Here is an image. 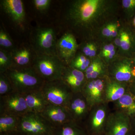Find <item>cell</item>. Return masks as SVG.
<instances>
[{
	"label": "cell",
	"mask_w": 135,
	"mask_h": 135,
	"mask_svg": "<svg viewBox=\"0 0 135 135\" xmlns=\"http://www.w3.org/2000/svg\"><path fill=\"white\" fill-rule=\"evenodd\" d=\"M97 48L95 44L93 43L91 48L90 49V51L89 55L88 57L90 58H92L95 57L97 54Z\"/></svg>",
	"instance_id": "cell-35"
},
{
	"label": "cell",
	"mask_w": 135,
	"mask_h": 135,
	"mask_svg": "<svg viewBox=\"0 0 135 135\" xmlns=\"http://www.w3.org/2000/svg\"><path fill=\"white\" fill-rule=\"evenodd\" d=\"M110 112L109 104L106 103L91 108L83 124L89 135L104 134L107 122Z\"/></svg>",
	"instance_id": "cell-7"
},
{
	"label": "cell",
	"mask_w": 135,
	"mask_h": 135,
	"mask_svg": "<svg viewBox=\"0 0 135 135\" xmlns=\"http://www.w3.org/2000/svg\"><path fill=\"white\" fill-rule=\"evenodd\" d=\"M91 61L90 59L81 52L76 54L68 66L84 73L89 66Z\"/></svg>",
	"instance_id": "cell-24"
},
{
	"label": "cell",
	"mask_w": 135,
	"mask_h": 135,
	"mask_svg": "<svg viewBox=\"0 0 135 135\" xmlns=\"http://www.w3.org/2000/svg\"><path fill=\"white\" fill-rule=\"evenodd\" d=\"M132 58V59H133V62H134V64L135 65V55H134L133 56V57H132V58Z\"/></svg>",
	"instance_id": "cell-40"
},
{
	"label": "cell",
	"mask_w": 135,
	"mask_h": 135,
	"mask_svg": "<svg viewBox=\"0 0 135 135\" xmlns=\"http://www.w3.org/2000/svg\"><path fill=\"white\" fill-rule=\"evenodd\" d=\"M115 49V46L112 44H106L103 47L101 52V56L104 57L105 56L112 51Z\"/></svg>",
	"instance_id": "cell-32"
},
{
	"label": "cell",
	"mask_w": 135,
	"mask_h": 135,
	"mask_svg": "<svg viewBox=\"0 0 135 135\" xmlns=\"http://www.w3.org/2000/svg\"><path fill=\"white\" fill-rule=\"evenodd\" d=\"M12 66L19 68L32 67L36 56L31 44H23L16 47L11 52Z\"/></svg>",
	"instance_id": "cell-17"
},
{
	"label": "cell",
	"mask_w": 135,
	"mask_h": 135,
	"mask_svg": "<svg viewBox=\"0 0 135 135\" xmlns=\"http://www.w3.org/2000/svg\"><path fill=\"white\" fill-rule=\"evenodd\" d=\"M121 44L119 48L126 57L132 58L135 55V32L129 25L120 29Z\"/></svg>",
	"instance_id": "cell-19"
},
{
	"label": "cell",
	"mask_w": 135,
	"mask_h": 135,
	"mask_svg": "<svg viewBox=\"0 0 135 135\" xmlns=\"http://www.w3.org/2000/svg\"><path fill=\"white\" fill-rule=\"evenodd\" d=\"M57 41L53 28L40 27L32 32L30 44L36 55H56Z\"/></svg>",
	"instance_id": "cell-5"
},
{
	"label": "cell",
	"mask_w": 135,
	"mask_h": 135,
	"mask_svg": "<svg viewBox=\"0 0 135 135\" xmlns=\"http://www.w3.org/2000/svg\"><path fill=\"white\" fill-rule=\"evenodd\" d=\"M3 11L17 27L23 29L26 22V15L23 2L21 0H2Z\"/></svg>",
	"instance_id": "cell-13"
},
{
	"label": "cell",
	"mask_w": 135,
	"mask_h": 135,
	"mask_svg": "<svg viewBox=\"0 0 135 135\" xmlns=\"http://www.w3.org/2000/svg\"><path fill=\"white\" fill-rule=\"evenodd\" d=\"M127 135H135V134L132 132V131H131Z\"/></svg>",
	"instance_id": "cell-41"
},
{
	"label": "cell",
	"mask_w": 135,
	"mask_h": 135,
	"mask_svg": "<svg viewBox=\"0 0 135 135\" xmlns=\"http://www.w3.org/2000/svg\"><path fill=\"white\" fill-rule=\"evenodd\" d=\"M60 80L74 94L81 92L87 82L84 73L68 66L64 70Z\"/></svg>",
	"instance_id": "cell-16"
},
{
	"label": "cell",
	"mask_w": 135,
	"mask_h": 135,
	"mask_svg": "<svg viewBox=\"0 0 135 135\" xmlns=\"http://www.w3.org/2000/svg\"><path fill=\"white\" fill-rule=\"evenodd\" d=\"M24 95L30 112L41 114L49 104L41 89L28 92Z\"/></svg>",
	"instance_id": "cell-20"
},
{
	"label": "cell",
	"mask_w": 135,
	"mask_h": 135,
	"mask_svg": "<svg viewBox=\"0 0 135 135\" xmlns=\"http://www.w3.org/2000/svg\"><path fill=\"white\" fill-rule=\"evenodd\" d=\"M41 114L55 128L73 121L65 107L49 104Z\"/></svg>",
	"instance_id": "cell-15"
},
{
	"label": "cell",
	"mask_w": 135,
	"mask_h": 135,
	"mask_svg": "<svg viewBox=\"0 0 135 135\" xmlns=\"http://www.w3.org/2000/svg\"><path fill=\"white\" fill-rule=\"evenodd\" d=\"M108 77L130 85L135 79V65L132 59L125 57L111 63L108 65Z\"/></svg>",
	"instance_id": "cell-8"
},
{
	"label": "cell",
	"mask_w": 135,
	"mask_h": 135,
	"mask_svg": "<svg viewBox=\"0 0 135 135\" xmlns=\"http://www.w3.org/2000/svg\"><path fill=\"white\" fill-rule=\"evenodd\" d=\"M129 90L135 95V79L129 85Z\"/></svg>",
	"instance_id": "cell-37"
},
{
	"label": "cell",
	"mask_w": 135,
	"mask_h": 135,
	"mask_svg": "<svg viewBox=\"0 0 135 135\" xmlns=\"http://www.w3.org/2000/svg\"><path fill=\"white\" fill-rule=\"evenodd\" d=\"M10 81L6 73H0V97L14 91Z\"/></svg>",
	"instance_id": "cell-27"
},
{
	"label": "cell",
	"mask_w": 135,
	"mask_h": 135,
	"mask_svg": "<svg viewBox=\"0 0 135 135\" xmlns=\"http://www.w3.org/2000/svg\"><path fill=\"white\" fill-rule=\"evenodd\" d=\"M103 60L99 58L91 60L90 64L84 72L85 75L89 74L97 70L98 67L105 64Z\"/></svg>",
	"instance_id": "cell-30"
},
{
	"label": "cell",
	"mask_w": 135,
	"mask_h": 135,
	"mask_svg": "<svg viewBox=\"0 0 135 135\" xmlns=\"http://www.w3.org/2000/svg\"><path fill=\"white\" fill-rule=\"evenodd\" d=\"M113 103L114 110L124 113L130 119L135 116V95L129 90Z\"/></svg>",
	"instance_id": "cell-21"
},
{
	"label": "cell",
	"mask_w": 135,
	"mask_h": 135,
	"mask_svg": "<svg viewBox=\"0 0 135 135\" xmlns=\"http://www.w3.org/2000/svg\"><path fill=\"white\" fill-rule=\"evenodd\" d=\"M0 47L1 49L11 52L16 47L13 40L5 29H0Z\"/></svg>",
	"instance_id": "cell-26"
},
{
	"label": "cell",
	"mask_w": 135,
	"mask_h": 135,
	"mask_svg": "<svg viewBox=\"0 0 135 135\" xmlns=\"http://www.w3.org/2000/svg\"><path fill=\"white\" fill-rule=\"evenodd\" d=\"M131 131L135 134V116L131 118Z\"/></svg>",
	"instance_id": "cell-38"
},
{
	"label": "cell",
	"mask_w": 135,
	"mask_h": 135,
	"mask_svg": "<svg viewBox=\"0 0 135 135\" xmlns=\"http://www.w3.org/2000/svg\"><path fill=\"white\" fill-rule=\"evenodd\" d=\"M131 131L129 117L124 113L114 110L108 116L104 135H127Z\"/></svg>",
	"instance_id": "cell-11"
},
{
	"label": "cell",
	"mask_w": 135,
	"mask_h": 135,
	"mask_svg": "<svg viewBox=\"0 0 135 135\" xmlns=\"http://www.w3.org/2000/svg\"><path fill=\"white\" fill-rule=\"evenodd\" d=\"M122 5L126 16L129 21L135 15V0H123Z\"/></svg>",
	"instance_id": "cell-28"
},
{
	"label": "cell",
	"mask_w": 135,
	"mask_h": 135,
	"mask_svg": "<svg viewBox=\"0 0 135 135\" xmlns=\"http://www.w3.org/2000/svg\"><path fill=\"white\" fill-rule=\"evenodd\" d=\"M1 135H23L21 134V133L18 132H14V133H9V134H5Z\"/></svg>",
	"instance_id": "cell-39"
},
{
	"label": "cell",
	"mask_w": 135,
	"mask_h": 135,
	"mask_svg": "<svg viewBox=\"0 0 135 135\" xmlns=\"http://www.w3.org/2000/svg\"><path fill=\"white\" fill-rule=\"evenodd\" d=\"M51 1V0H33L32 2L35 9L40 12H43L49 9Z\"/></svg>",
	"instance_id": "cell-29"
},
{
	"label": "cell",
	"mask_w": 135,
	"mask_h": 135,
	"mask_svg": "<svg viewBox=\"0 0 135 135\" xmlns=\"http://www.w3.org/2000/svg\"><path fill=\"white\" fill-rule=\"evenodd\" d=\"M13 65L11 52L0 49V73L6 72Z\"/></svg>",
	"instance_id": "cell-25"
},
{
	"label": "cell",
	"mask_w": 135,
	"mask_h": 135,
	"mask_svg": "<svg viewBox=\"0 0 135 135\" xmlns=\"http://www.w3.org/2000/svg\"><path fill=\"white\" fill-rule=\"evenodd\" d=\"M116 50L114 49L110 53L107 54L104 57V58L105 59V60L106 62L110 64V62L113 60L114 57L116 55Z\"/></svg>",
	"instance_id": "cell-34"
},
{
	"label": "cell",
	"mask_w": 135,
	"mask_h": 135,
	"mask_svg": "<svg viewBox=\"0 0 135 135\" xmlns=\"http://www.w3.org/2000/svg\"><path fill=\"white\" fill-rule=\"evenodd\" d=\"M129 26L131 29H133V31L135 32V15H134L133 17L129 20Z\"/></svg>",
	"instance_id": "cell-36"
},
{
	"label": "cell",
	"mask_w": 135,
	"mask_h": 135,
	"mask_svg": "<svg viewBox=\"0 0 135 135\" xmlns=\"http://www.w3.org/2000/svg\"><path fill=\"white\" fill-rule=\"evenodd\" d=\"M79 47L74 35L70 32L65 33L57 40L56 55L68 66L76 55Z\"/></svg>",
	"instance_id": "cell-12"
},
{
	"label": "cell",
	"mask_w": 135,
	"mask_h": 135,
	"mask_svg": "<svg viewBox=\"0 0 135 135\" xmlns=\"http://www.w3.org/2000/svg\"></svg>",
	"instance_id": "cell-42"
},
{
	"label": "cell",
	"mask_w": 135,
	"mask_h": 135,
	"mask_svg": "<svg viewBox=\"0 0 135 135\" xmlns=\"http://www.w3.org/2000/svg\"><path fill=\"white\" fill-rule=\"evenodd\" d=\"M114 5L107 0H75L69 5L66 18L74 29H89L113 12Z\"/></svg>",
	"instance_id": "cell-1"
},
{
	"label": "cell",
	"mask_w": 135,
	"mask_h": 135,
	"mask_svg": "<svg viewBox=\"0 0 135 135\" xmlns=\"http://www.w3.org/2000/svg\"><path fill=\"white\" fill-rule=\"evenodd\" d=\"M41 90L49 104L65 107L74 94L61 80L45 81Z\"/></svg>",
	"instance_id": "cell-6"
},
{
	"label": "cell",
	"mask_w": 135,
	"mask_h": 135,
	"mask_svg": "<svg viewBox=\"0 0 135 135\" xmlns=\"http://www.w3.org/2000/svg\"><path fill=\"white\" fill-rule=\"evenodd\" d=\"M66 65L56 55H36L32 67L45 81L61 79Z\"/></svg>",
	"instance_id": "cell-3"
},
{
	"label": "cell",
	"mask_w": 135,
	"mask_h": 135,
	"mask_svg": "<svg viewBox=\"0 0 135 135\" xmlns=\"http://www.w3.org/2000/svg\"><path fill=\"white\" fill-rule=\"evenodd\" d=\"M115 23H108L103 26L101 30V33L102 36L105 38H110L111 32Z\"/></svg>",
	"instance_id": "cell-31"
},
{
	"label": "cell",
	"mask_w": 135,
	"mask_h": 135,
	"mask_svg": "<svg viewBox=\"0 0 135 135\" xmlns=\"http://www.w3.org/2000/svg\"><path fill=\"white\" fill-rule=\"evenodd\" d=\"M129 90V85L107 78L105 88V101L106 103H114Z\"/></svg>",
	"instance_id": "cell-18"
},
{
	"label": "cell",
	"mask_w": 135,
	"mask_h": 135,
	"mask_svg": "<svg viewBox=\"0 0 135 135\" xmlns=\"http://www.w3.org/2000/svg\"><path fill=\"white\" fill-rule=\"evenodd\" d=\"M5 73L10 81L14 91L23 94L41 89L45 81L32 67L12 66Z\"/></svg>",
	"instance_id": "cell-2"
},
{
	"label": "cell",
	"mask_w": 135,
	"mask_h": 135,
	"mask_svg": "<svg viewBox=\"0 0 135 135\" xmlns=\"http://www.w3.org/2000/svg\"><path fill=\"white\" fill-rule=\"evenodd\" d=\"M66 107L73 120L82 125L91 109L81 92L74 94Z\"/></svg>",
	"instance_id": "cell-14"
},
{
	"label": "cell",
	"mask_w": 135,
	"mask_h": 135,
	"mask_svg": "<svg viewBox=\"0 0 135 135\" xmlns=\"http://www.w3.org/2000/svg\"><path fill=\"white\" fill-rule=\"evenodd\" d=\"M29 112L24 94L14 91L0 97V113L10 114L21 117Z\"/></svg>",
	"instance_id": "cell-9"
},
{
	"label": "cell",
	"mask_w": 135,
	"mask_h": 135,
	"mask_svg": "<svg viewBox=\"0 0 135 135\" xmlns=\"http://www.w3.org/2000/svg\"><path fill=\"white\" fill-rule=\"evenodd\" d=\"M20 118L10 114L0 113V135L18 132Z\"/></svg>",
	"instance_id": "cell-22"
},
{
	"label": "cell",
	"mask_w": 135,
	"mask_h": 135,
	"mask_svg": "<svg viewBox=\"0 0 135 135\" xmlns=\"http://www.w3.org/2000/svg\"><path fill=\"white\" fill-rule=\"evenodd\" d=\"M55 128L41 114L30 112L20 117L18 132L23 135H54Z\"/></svg>",
	"instance_id": "cell-4"
},
{
	"label": "cell",
	"mask_w": 135,
	"mask_h": 135,
	"mask_svg": "<svg viewBox=\"0 0 135 135\" xmlns=\"http://www.w3.org/2000/svg\"><path fill=\"white\" fill-rule=\"evenodd\" d=\"M107 77L87 81L81 93L91 109L93 107L105 103V88Z\"/></svg>",
	"instance_id": "cell-10"
},
{
	"label": "cell",
	"mask_w": 135,
	"mask_h": 135,
	"mask_svg": "<svg viewBox=\"0 0 135 135\" xmlns=\"http://www.w3.org/2000/svg\"><path fill=\"white\" fill-rule=\"evenodd\" d=\"M119 30L120 29H119V27L118 26V24L117 23H115L111 32L110 39H115L118 35Z\"/></svg>",
	"instance_id": "cell-33"
},
{
	"label": "cell",
	"mask_w": 135,
	"mask_h": 135,
	"mask_svg": "<svg viewBox=\"0 0 135 135\" xmlns=\"http://www.w3.org/2000/svg\"><path fill=\"white\" fill-rule=\"evenodd\" d=\"M54 135H89L84 126L72 121L55 128Z\"/></svg>",
	"instance_id": "cell-23"
}]
</instances>
